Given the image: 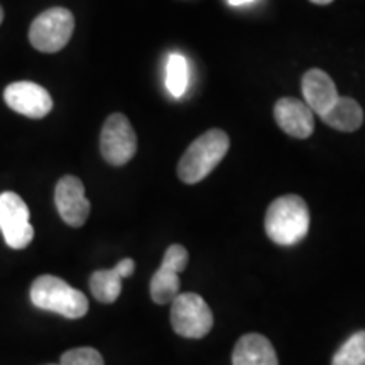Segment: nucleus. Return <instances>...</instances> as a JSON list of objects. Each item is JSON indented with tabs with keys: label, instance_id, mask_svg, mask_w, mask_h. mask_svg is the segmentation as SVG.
<instances>
[{
	"label": "nucleus",
	"instance_id": "nucleus-1",
	"mask_svg": "<svg viewBox=\"0 0 365 365\" xmlns=\"http://www.w3.org/2000/svg\"><path fill=\"white\" fill-rule=\"evenodd\" d=\"M266 234L274 244L291 247L299 244L309 230L308 205L298 195H284L269 205Z\"/></svg>",
	"mask_w": 365,
	"mask_h": 365
},
{
	"label": "nucleus",
	"instance_id": "nucleus-2",
	"mask_svg": "<svg viewBox=\"0 0 365 365\" xmlns=\"http://www.w3.org/2000/svg\"><path fill=\"white\" fill-rule=\"evenodd\" d=\"M230 148V139L220 129L205 132L190 144L178 164V176L186 185L205 180L220 164Z\"/></svg>",
	"mask_w": 365,
	"mask_h": 365
},
{
	"label": "nucleus",
	"instance_id": "nucleus-3",
	"mask_svg": "<svg viewBox=\"0 0 365 365\" xmlns=\"http://www.w3.org/2000/svg\"><path fill=\"white\" fill-rule=\"evenodd\" d=\"M31 301L36 308L76 319L88 312V298L63 281L61 277L44 274L31 286Z\"/></svg>",
	"mask_w": 365,
	"mask_h": 365
},
{
	"label": "nucleus",
	"instance_id": "nucleus-4",
	"mask_svg": "<svg viewBox=\"0 0 365 365\" xmlns=\"http://www.w3.org/2000/svg\"><path fill=\"white\" fill-rule=\"evenodd\" d=\"M73 31L75 17L68 9H48L31 24L29 41L41 53H58L70 43Z\"/></svg>",
	"mask_w": 365,
	"mask_h": 365
},
{
	"label": "nucleus",
	"instance_id": "nucleus-5",
	"mask_svg": "<svg viewBox=\"0 0 365 365\" xmlns=\"http://www.w3.org/2000/svg\"><path fill=\"white\" fill-rule=\"evenodd\" d=\"M171 325L185 339H203L213 328V313L200 294L180 293L171 301Z\"/></svg>",
	"mask_w": 365,
	"mask_h": 365
},
{
	"label": "nucleus",
	"instance_id": "nucleus-6",
	"mask_svg": "<svg viewBox=\"0 0 365 365\" xmlns=\"http://www.w3.org/2000/svg\"><path fill=\"white\" fill-rule=\"evenodd\" d=\"M0 232L11 249H26L34 239V227L29 222V208L14 191L0 195Z\"/></svg>",
	"mask_w": 365,
	"mask_h": 365
},
{
	"label": "nucleus",
	"instance_id": "nucleus-7",
	"mask_svg": "<svg viewBox=\"0 0 365 365\" xmlns=\"http://www.w3.org/2000/svg\"><path fill=\"white\" fill-rule=\"evenodd\" d=\"M100 150L105 161L112 166H124L135 156L137 135L129 118L113 113L105 120L100 135Z\"/></svg>",
	"mask_w": 365,
	"mask_h": 365
},
{
	"label": "nucleus",
	"instance_id": "nucleus-8",
	"mask_svg": "<svg viewBox=\"0 0 365 365\" xmlns=\"http://www.w3.org/2000/svg\"><path fill=\"white\" fill-rule=\"evenodd\" d=\"M190 255L180 244H173L164 252L163 264L150 279V298L158 304H171L180 294V274L188 266Z\"/></svg>",
	"mask_w": 365,
	"mask_h": 365
},
{
	"label": "nucleus",
	"instance_id": "nucleus-9",
	"mask_svg": "<svg viewBox=\"0 0 365 365\" xmlns=\"http://www.w3.org/2000/svg\"><path fill=\"white\" fill-rule=\"evenodd\" d=\"M54 203L63 222L70 227H83L90 217V202L85 196V186L76 176H63L54 191Z\"/></svg>",
	"mask_w": 365,
	"mask_h": 365
},
{
	"label": "nucleus",
	"instance_id": "nucleus-10",
	"mask_svg": "<svg viewBox=\"0 0 365 365\" xmlns=\"http://www.w3.org/2000/svg\"><path fill=\"white\" fill-rule=\"evenodd\" d=\"M4 100L14 112L29 118H43L51 112L53 98L48 90L33 81H17L4 91Z\"/></svg>",
	"mask_w": 365,
	"mask_h": 365
},
{
	"label": "nucleus",
	"instance_id": "nucleus-11",
	"mask_svg": "<svg viewBox=\"0 0 365 365\" xmlns=\"http://www.w3.org/2000/svg\"><path fill=\"white\" fill-rule=\"evenodd\" d=\"M274 118L287 135L308 139L314 130V117L307 103L296 98H281L274 105Z\"/></svg>",
	"mask_w": 365,
	"mask_h": 365
},
{
	"label": "nucleus",
	"instance_id": "nucleus-12",
	"mask_svg": "<svg viewBox=\"0 0 365 365\" xmlns=\"http://www.w3.org/2000/svg\"><path fill=\"white\" fill-rule=\"evenodd\" d=\"M301 88H303L304 103L319 117L330 110L331 105L340 97L333 80L318 68L304 73L303 80H301Z\"/></svg>",
	"mask_w": 365,
	"mask_h": 365
},
{
	"label": "nucleus",
	"instance_id": "nucleus-13",
	"mask_svg": "<svg viewBox=\"0 0 365 365\" xmlns=\"http://www.w3.org/2000/svg\"><path fill=\"white\" fill-rule=\"evenodd\" d=\"M232 365H279L271 341L259 333H249L237 341Z\"/></svg>",
	"mask_w": 365,
	"mask_h": 365
},
{
	"label": "nucleus",
	"instance_id": "nucleus-14",
	"mask_svg": "<svg viewBox=\"0 0 365 365\" xmlns=\"http://www.w3.org/2000/svg\"><path fill=\"white\" fill-rule=\"evenodd\" d=\"M319 118L335 130L355 132L364 124V110L354 98L339 97L330 110Z\"/></svg>",
	"mask_w": 365,
	"mask_h": 365
},
{
	"label": "nucleus",
	"instance_id": "nucleus-15",
	"mask_svg": "<svg viewBox=\"0 0 365 365\" xmlns=\"http://www.w3.org/2000/svg\"><path fill=\"white\" fill-rule=\"evenodd\" d=\"M122 274L117 267L95 271L90 277V291L93 298L100 303L110 304L115 303L122 293Z\"/></svg>",
	"mask_w": 365,
	"mask_h": 365
},
{
	"label": "nucleus",
	"instance_id": "nucleus-16",
	"mask_svg": "<svg viewBox=\"0 0 365 365\" xmlns=\"http://www.w3.org/2000/svg\"><path fill=\"white\" fill-rule=\"evenodd\" d=\"M190 81V71H188V61L180 53H173L168 58L166 65V88L173 97L180 98L185 95L186 88H188Z\"/></svg>",
	"mask_w": 365,
	"mask_h": 365
},
{
	"label": "nucleus",
	"instance_id": "nucleus-17",
	"mask_svg": "<svg viewBox=\"0 0 365 365\" xmlns=\"http://www.w3.org/2000/svg\"><path fill=\"white\" fill-rule=\"evenodd\" d=\"M331 365H365V330L354 333L336 350Z\"/></svg>",
	"mask_w": 365,
	"mask_h": 365
},
{
	"label": "nucleus",
	"instance_id": "nucleus-18",
	"mask_svg": "<svg viewBox=\"0 0 365 365\" xmlns=\"http://www.w3.org/2000/svg\"><path fill=\"white\" fill-rule=\"evenodd\" d=\"M59 365H105L103 357L98 350L90 349V346H80V349H71L61 355Z\"/></svg>",
	"mask_w": 365,
	"mask_h": 365
},
{
	"label": "nucleus",
	"instance_id": "nucleus-19",
	"mask_svg": "<svg viewBox=\"0 0 365 365\" xmlns=\"http://www.w3.org/2000/svg\"><path fill=\"white\" fill-rule=\"evenodd\" d=\"M115 267L118 269V272L122 274V277H124V279H125V277H130L132 274H134V271H135V262L132 261V259L127 257V259H122V261L118 262Z\"/></svg>",
	"mask_w": 365,
	"mask_h": 365
},
{
	"label": "nucleus",
	"instance_id": "nucleus-20",
	"mask_svg": "<svg viewBox=\"0 0 365 365\" xmlns=\"http://www.w3.org/2000/svg\"><path fill=\"white\" fill-rule=\"evenodd\" d=\"M250 2H254V0H228L230 6H244V4H250Z\"/></svg>",
	"mask_w": 365,
	"mask_h": 365
},
{
	"label": "nucleus",
	"instance_id": "nucleus-21",
	"mask_svg": "<svg viewBox=\"0 0 365 365\" xmlns=\"http://www.w3.org/2000/svg\"><path fill=\"white\" fill-rule=\"evenodd\" d=\"M309 2L318 4V6H327V4H331L333 0H309Z\"/></svg>",
	"mask_w": 365,
	"mask_h": 365
},
{
	"label": "nucleus",
	"instance_id": "nucleus-22",
	"mask_svg": "<svg viewBox=\"0 0 365 365\" xmlns=\"http://www.w3.org/2000/svg\"><path fill=\"white\" fill-rule=\"evenodd\" d=\"M2 21H4V11L2 7H0V24H2Z\"/></svg>",
	"mask_w": 365,
	"mask_h": 365
},
{
	"label": "nucleus",
	"instance_id": "nucleus-23",
	"mask_svg": "<svg viewBox=\"0 0 365 365\" xmlns=\"http://www.w3.org/2000/svg\"><path fill=\"white\" fill-rule=\"evenodd\" d=\"M49 365H54V364H49ZM58 365H59V364H58Z\"/></svg>",
	"mask_w": 365,
	"mask_h": 365
}]
</instances>
